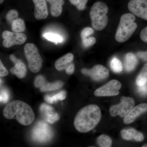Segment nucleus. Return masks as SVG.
<instances>
[{
  "label": "nucleus",
  "mask_w": 147,
  "mask_h": 147,
  "mask_svg": "<svg viewBox=\"0 0 147 147\" xmlns=\"http://www.w3.org/2000/svg\"><path fill=\"white\" fill-rule=\"evenodd\" d=\"M101 111L97 105H90L79 110L74 119V127L81 133H86L93 129L101 118Z\"/></svg>",
  "instance_id": "f257e3e1"
},
{
  "label": "nucleus",
  "mask_w": 147,
  "mask_h": 147,
  "mask_svg": "<svg viewBox=\"0 0 147 147\" xmlns=\"http://www.w3.org/2000/svg\"><path fill=\"white\" fill-rule=\"evenodd\" d=\"M3 115L5 118L16 119L23 125L31 124L34 121L35 115L31 107L26 102L16 100L9 103L4 108Z\"/></svg>",
  "instance_id": "f03ea898"
},
{
  "label": "nucleus",
  "mask_w": 147,
  "mask_h": 147,
  "mask_svg": "<svg viewBox=\"0 0 147 147\" xmlns=\"http://www.w3.org/2000/svg\"><path fill=\"white\" fill-rule=\"evenodd\" d=\"M135 16L133 13H125L122 15L117 30L115 39L117 42H123L132 35L137 28Z\"/></svg>",
  "instance_id": "7ed1b4c3"
},
{
  "label": "nucleus",
  "mask_w": 147,
  "mask_h": 147,
  "mask_svg": "<svg viewBox=\"0 0 147 147\" xmlns=\"http://www.w3.org/2000/svg\"><path fill=\"white\" fill-rule=\"evenodd\" d=\"M108 7L105 3L101 1L95 3L90 12V16L92 21V26L97 31L103 30L108 24V18L107 14Z\"/></svg>",
  "instance_id": "20e7f679"
},
{
  "label": "nucleus",
  "mask_w": 147,
  "mask_h": 147,
  "mask_svg": "<svg viewBox=\"0 0 147 147\" xmlns=\"http://www.w3.org/2000/svg\"><path fill=\"white\" fill-rule=\"evenodd\" d=\"M53 129L45 121H40L32 129L31 136L35 142L45 143L50 141L54 137Z\"/></svg>",
  "instance_id": "39448f33"
},
{
  "label": "nucleus",
  "mask_w": 147,
  "mask_h": 147,
  "mask_svg": "<svg viewBox=\"0 0 147 147\" xmlns=\"http://www.w3.org/2000/svg\"><path fill=\"white\" fill-rule=\"evenodd\" d=\"M24 52L30 71L38 72L42 67V60L36 46L33 43H28L24 47Z\"/></svg>",
  "instance_id": "423d86ee"
},
{
  "label": "nucleus",
  "mask_w": 147,
  "mask_h": 147,
  "mask_svg": "<svg viewBox=\"0 0 147 147\" xmlns=\"http://www.w3.org/2000/svg\"><path fill=\"white\" fill-rule=\"evenodd\" d=\"M121 102L119 104L112 106L110 109V115L113 117L119 115L121 117H124L133 108L134 100L130 97L122 96Z\"/></svg>",
  "instance_id": "0eeeda50"
},
{
  "label": "nucleus",
  "mask_w": 147,
  "mask_h": 147,
  "mask_svg": "<svg viewBox=\"0 0 147 147\" xmlns=\"http://www.w3.org/2000/svg\"><path fill=\"white\" fill-rule=\"evenodd\" d=\"M4 39L3 45L6 48H9L14 45H20L26 42L27 37L26 34L21 33L10 32L5 30L2 34Z\"/></svg>",
  "instance_id": "6e6552de"
},
{
  "label": "nucleus",
  "mask_w": 147,
  "mask_h": 147,
  "mask_svg": "<svg viewBox=\"0 0 147 147\" xmlns=\"http://www.w3.org/2000/svg\"><path fill=\"white\" fill-rule=\"evenodd\" d=\"M121 84L117 80H112L94 92L96 96H116L119 93Z\"/></svg>",
  "instance_id": "1a4fd4ad"
},
{
  "label": "nucleus",
  "mask_w": 147,
  "mask_h": 147,
  "mask_svg": "<svg viewBox=\"0 0 147 147\" xmlns=\"http://www.w3.org/2000/svg\"><path fill=\"white\" fill-rule=\"evenodd\" d=\"M74 56L68 53L58 59L55 63V67L58 71L65 70L68 75H71L74 71V64L73 62Z\"/></svg>",
  "instance_id": "9d476101"
},
{
  "label": "nucleus",
  "mask_w": 147,
  "mask_h": 147,
  "mask_svg": "<svg viewBox=\"0 0 147 147\" xmlns=\"http://www.w3.org/2000/svg\"><path fill=\"white\" fill-rule=\"evenodd\" d=\"M127 7L133 14L147 21V0H130Z\"/></svg>",
  "instance_id": "9b49d317"
},
{
  "label": "nucleus",
  "mask_w": 147,
  "mask_h": 147,
  "mask_svg": "<svg viewBox=\"0 0 147 147\" xmlns=\"http://www.w3.org/2000/svg\"><path fill=\"white\" fill-rule=\"evenodd\" d=\"M82 72L84 75L89 76L93 80L96 81L106 79L109 74L108 69L101 65H96L91 69H83Z\"/></svg>",
  "instance_id": "f8f14e48"
},
{
  "label": "nucleus",
  "mask_w": 147,
  "mask_h": 147,
  "mask_svg": "<svg viewBox=\"0 0 147 147\" xmlns=\"http://www.w3.org/2000/svg\"><path fill=\"white\" fill-rule=\"evenodd\" d=\"M39 111L42 117L48 123L53 124L59 119V114L50 105L42 103L40 107Z\"/></svg>",
  "instance_id": "ddd939ff"
},
{
  "label": "nucleus",
  "mask_w": 147,
  "mask_h": 147,
  "mask_svg": "<svg viewBox=\"0 0 147 147\" xmlns=\"http://www.w3.org/2000/svg\"><path fill=\"white\" fill-rule=\"evenodd\" d=\"M147 111V103H142L132 108L124 117V123L128 124L132 123L140 115Z\"/></svg>",
  "instance_id": "4468645a"
},
{
  "label": "nucleus",
  "mask_w": 147,
  "mask_h": 147,
  "mask_svg": "<svg viewBox=\"0 0 147 147\" xmlns=\"http://www.w3.org/2000/svg\"><path fill=\"white\" fill-rule=\"evenodd\" d=\"M34 5V17L37 20L45 19L48 15L46 0H32Z\"/></svg>",
  "instance_id": "2eb2a0df"
},
{
  "label": "nucleus",
  "mask_w": 147,
  "mask_h": 147,
  "mask_svg": "<svg viewBox=\"0 0 147 147\" xmlns=\"http://www.w3.org/2000/svg\"><path fill=\"white\" fill-rule=\"evenodd\" d=\"M121 135L123 139L127 141L134 140L140 142H142L144 139L143 134L133 128L123 129L121 131Z\"/></svg>",
  "instance_id": "dca6fc26"
},
{
  "label": "nucleus",
  "mask_w": 147,
  "mask_h": 147,
  "mask_svg": "<svg viewBox=\"0 0 147 147\" xmlns=\"http://www.w3.org/2000/svg\"><path fill=\"white\" fill-rule=\"evenodd\" d=\"M50 4V12L53 17H57L62 12L64 0H46Z\"/></svg>",
  "instance_id": "f3484780"
},
{
  "label": "nucleus",
  "mask_w": 147,
  "mask_h": 147,
  "mask_svg": "<svg viewBox=\"0 0 147 147\" xmlns=\"http://www.w3.org/2000/svg\"><path fill=\"white\" fill-rule=\"evenodd\" d=\"M138 60L133 53H129L125 58L124 66L125 70L127 72L133 71L137 66Z\"/></svg>",
  "instance_id": "a211bd4d"
},
{
  "label": "nucleus",
  "mask_w": 147,
  "mask_h": 147,
  "mask_svg": "<svg viewBox=\"0 0 147 147\" xmlns=\"http://www.w3.org/2000/svg\"><path fill=\"white\" fill-rule=\"evenodd\" d=\"M12 74L16 75L18 78H24L26 74L27 69L26 66L23 62L16 64L14 67L10 69Z\"/></svg>",
  "instance_id": "6ab92c4d"
},
{
  "label": "nucleus",
  "mask_w": 147,
  "mask_h": 147,
  "mask_svg": "<svg viewBox=\"0 0 147 147\" xmlns=\"http://www.w3.org/2000/svg\"><path fill=\"white\" fill-rule=\"evenodd\" d=\"M63 82L61 81H56L53 83L45 82L40 88V91L45 92L59 89L63 86Z\"/></svg>",
  "instance_id": "aec40b11"
},
{
  "label": "nucleus",
  "mask_w": 147,
  "mask_h": 147,
  "mask_svg": "<svg viewBox=\"0 0 147 147\" xmlns=\"http://www.w3.org/2000/svg\"><path fill=\"white\" fill-rule=\"evenodd\" d=\"M66 97V92L65 91H61L57 94L53 95H46L45 97V100L49 103L57 102L59 100H64Z\"/></svg>",
  "instance_id": "412c9836"
},
{
  "label": "nucleus",
  "mask_w": 147,
  "mask_h": 147,
  "mask_svg": "<svg viewBox=\"0 0 147 147\" xmlns=\"http://www.w3.org/2000/svg\"><path fill=\"white\" fill-rule=\"evenodd\" d=\"M11 29L15 32L21 33L24 32L26 29V26L24 20L20 18L16 19L11 24Z\"/></svg>",
  "instance_id": "4be33fe9"
},
{
  "label": "nucleus",
  "mask_w": 147,
  "mask_h": 147,
  "mask_svg": "<svg viewBox=\"0 0 147 147\" xmlns=\"http://www.w3.org/2000/svg\"><path fill=\"white\" fill-rule=\"evenodd\" d=\"M147 82V63L142 68L136 79V84L138 86H142Z\"/></svg>",
  "instance_id": "5701e85b"
},
{
  "label": "nucleus",
  "mask_w": 147,
  "mask_h": 147,
  "mask_svg": "<svg viewBox=\"0 0 147 147\" xmlns=\"http://www.w3.org/2000/svg\"><path fill=\"white\" fill-rule=\"evenodd\" d=\"M98 144L101 147H110L112 146V140L110 137L106 135L102 134L98 137Z\"/></svg>",
  "instance_id": "b1692460"
},
{
  "label": "nucleus",
  "mask_w": 147,
  "mask_h": 147,
  "mask_svg": "<svg viewBox=\"0 0 147 147\" xmlns=\"http://www.w3.org/2000/svg\"><path fill=\"white\" fill-rule=\"evenodd\" d=\"M110 67L114 72L120 73L123 70L122 64L117 58H114L110 61Z\"/></svg>",
  "instance_id": "393cba45"
},
{
  "label": "nucleus",
  "mask_w": 147,
  "mask_h": 147,
  "mask_svg": "<svg viewBox=\"0 0 147 147\" xmlns=\"http://www.w3.org/2000/svg\"><path fill=\"white\" fill-rule=\"evenodd\" d=\"M43 36L47 40L55 42V44L62 42L63 40V38L60 35L55 34L47 33L44 34Z\"/></svg>",
  "instance_id": "a878e982"
},
{
  "label": "nucleus",
  "mask_w": 147,
  "mask_h": 147,
  "mask_svg": "<svg viewBox=\"0 0 147 147\" xmlns=\"http://www.w3.org/2000/svg\"><path fill=\"white\" fill-rule=\"evenodd\" d=\"M72 5L75 6L79 11L84 10L86 7V4L88 0H69Z\"/></svg>",
  "instance_id": "bb28decb"
},
{
  "label": "nucleus",
  "mask_w": 147,
  "mask_h": 147,
  "mask_svg": "<svg viewBox=\"0 0 147 147\" xmlns=\"http://www.w3.org/2000/svg\"><path fill=\"white\" fill-rule=\"evenodd\" d=\"M18 11L15 9H11V10L8 11V12L7 13L6 18L9 23L12 24L13 21L18 18Z\"/></svg>",
  "instance_id": "cd10ccee"
},
{
  "label": "nucleus",
  "mask_w": 147,
  "mask_h": 147,
  "mask_svg": "<svg viewBox=\"0 0 147 147\" xmlns=\"http://www.w3.org/2000/svg\"><path fill=\"white\" fill-rule=\"evenodd\" d=\"M9 98V92L7 89L3 88L1 89L0 101L3 103L8 102Z\"/></svg>",
  "instance_id": "c85d7f7f"
},
{
  "label": "nucleus",
  "mask_w": 147,
  "mask_h": 147,
  "mask_svg": "<svg viewBox=\"0 0 147 147\" xmlns=\"http://www.w3.org/2000/svg\"><path fill=\"white\" fill-rule=\"evenodd\" d=\"M96 42V39L94 37H91L88 38L82 39V43L84 47H88L92 46Z\"/></svg>",
  "instance_id": "c756f323"
},
{
  "label": "nucleus",
  "mask_w": 147,
  "mask_h": 147,
  "mask_svg": "<svg viewBox=\"0 0 147 147\" xmlns=\"http://www.w3.org/2000/svg\"><path fill=\"white\" fill-rule=\"evenodd\" d=\"M45 78L42 75L37 76L34 81V86L36 88H40L46 82Z\"/></svg>",
  "instance_id": "7c9ffc66"
},
{
  "label": "nucleus",
  "mask_w": 147,
  "mask_h": 147,
  "mask_svg": "<svg viewBox=\"0 0 147 147\" xmlns=\"http://www.w3.org/2000/svg\"><path fill=\"white\" fill-rule=\"evenodd\" d=\"M94 31L91 28H86L82 30L81 34V37L82 39H85L88 36L92 34Z\"/></svg>",
  "instance_id": "2f4dec72"
},
{
  "label": "nucleus",
  "mask_w": 147,
  "mask_h": 147,
  "mask_svg": "<svg viewBox=\"0 0 147 147\" xmlns=\"http://www.w3.org/2000/svg\"><path fill=\"white\" fill-rule=\"evenodd\" d=\"M138 92L143 96L147 95V82L142 86H138Z\"/></svg>",
  "instance_id": "473e14b6"
},
{
  "label": "nucleus",
  "mask_w": 147,
  "mask_h": 147,
  "mask_svg": "<svg viewBox=\"0 0 147 147\" xmlns=\"http://www.w3.org/2000/svg\"><path fill=\"white\" fill-rule=\"evenodd\" d=\"M8 71L3 65L1 61H0V76L4 77L7 76L8 74Z\"/></svg>",
  "instance_id": "72a5a7b5"
},
{
  "label": "nucleus",
  "mask_w": 147,
  "mask_h": 147,
  "mask_svg": "<svg viewBox=\"0 0 147 147\" xmlns=\"http://www.w3.org/2000/svg\"><path fill=\"white\" fill-rule=\"evenodd\" d=\"M140 37L142 40L147 42V26L143 29L141 32Z\"/></svg>",
  "instance_id": "f704fd0d"
},
{
  "label": "nucleus",
  "mask_w": 147,
  "mask_h": 147,
  "mask_svg": "<svg viewBox=\"0 0 147 147\" xmlns=\"http://www.w3.org/2000/svg\"><path fill=\"white\" fill-rule=\"evenodd\" d=\"M137 56L142 60L147 61V50L146 52H140L137 53Z\"/></svg>",
  "instance_id": "c9c22d12"
},
{
  "label": "nucleus",
  "mask_w": 147,
  "mask_h": 147,
  "mask_svg": "<svg viewBox=\"0 0 147 147\" xmlns=\"http://www.w3.org/2000/svg\"><path fill=\"white\" fill-rule=\"evenodd\" d=\"M10 59L11 61L13 62V63L15 64V65L16 64L22 62L21 60L16 59L15 57V56L12 55H10Z\"/></svg>",
  "instance_id": "e433bc0d"
},
{
  "label": "nucleus",
  "mask_w": 147,
  "mask_h": 147,
  "mask_svg": "<svg viewBox=\"0 0 147 147\" xmlns=\"http://www.w3.org/2000/svg\"><path fill=\"white\" fill-rule=\"evenodd\" d=\"M4 1V0H0V3H2Z\"/></svg>",
  "instance_id": "4c0bfd02"
},
{
  "label": "nucleus",
  "mask_w": 147,
  "mask_h": 147,
  "mask_svg": "<svg viewBox=\"0 0 147 147\" xmlns=\"http://www.w3.org/2000/svg\"><path fill=\"white\" fill-rule=\"evenodd\" d=\"M143 147H147V144H146L144 145V146H142Z\"/></svg>",
  "instance_id": "58836bf2"
}]
</instances>
